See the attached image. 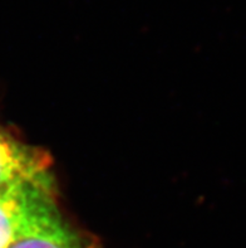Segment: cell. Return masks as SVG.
<instances>
[{
    "instance_id": "obj_1",
    "label": "cell",
    "mask_w": 246,
    "mask_h": 248,
    "mask_svg": "<svg viewBox=\"0 0 246 248\" xmlns=\"http://www.w3.org/2000/svg\"><path fill=\"white\" fill-rule=\"evenodd\" d=\"M45 154L20 144L0 130V205L15 217L23 207L54 197Z\"/></svg>"
},
{
    "instance_id": "obj_3",
    "label": "cell",
    "mask_w": 246,
    "mask_h": 248,
    "mask_svg": "<svg viewBox=\"0 0 246 248\" xmlns=\"http://www.w3.org/2000/svg\"><path fill=\"white\" fill-rule=\"evenodd\" d=\"M15 217L0 205V248H8L15 236Z\"/></svg>"
},
{
    "instance_id": "obj_2",
    "label": "cell",
    "mask_w": 246,
    "mask_h": 248,
    "mask_svg": "<svg viewBox=\"0 0 246 248\" xmlns=\"http://www.w3.org/2000/svg\"><path fill=\"white\" fill-rule=\"evenodd\" d=\"M15 220V236L8 248H83L60 216L56 197L25 205Z\"/></svg>"
}]
</instances>
